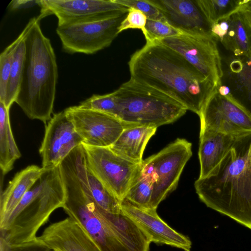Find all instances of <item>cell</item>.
I'll list each match as a JSON object with an SVG mask.
<instances>
[{
    "label": "cell",
    "mask_w": 251,
    "mask_h": 251,
    "mask_svg": "<svg viewBox=\"0 0 251 251\" xmlns=\"http://www.w3.org/2000/svg\"><path fill=\"white\" fill-rule=\"evenodd\" d=\"M41 19L50 15L58 25L100 20L128 12V8L115 0H40Z\"/></svg>",
    "instance_id": "cell-12"
},
{
    "label": "cell",
    "mask_w": 251,
    "mask_h": 251,
    "mask_svg": "<svg viewBox=\"0 0 251 251\" xmlns=\"http://www.w3.org/2000/svg\"><path fill=\"white\" fill-rule=\"evenodd\" d=\"M200 131L212 130L234 135L251 132V114L231 93L222 96L215 90L199 115Z\"/></svg>",
    "instance_id": "cell-11"
},
{
    "label": "cell",
    "mask_w": 251,
    "mask_h": 251,
    "mask_svg": "<svg viewBox=\"0 0 251 251\" xmlns=\"http://www.w3.org/2000/svg\"><path fill=\"white\" fill-rule=\"evenodd\" d=\"M34 17L30 19L19 36L0 54V102L3 103L6 95L8 82L16 50L32 26Z\"/></svg>",
    "instance_id": "cell-25"
},
{
    "label": "cell",
    "mask_w": 251,
    "mask_h": 251,
    "mask_svg": "<svg viewBox=\"0 0 251 251\" xmlns=\"http://www.w3.org/2000/svg\"><path fill=\"white\" fill-rule=\"evenodd\" d=\"M65 201L59 166L46 170L10 215L0 222V237L11 245L36 239L38 230Z\"/></svg>",
    "instance_id": "cell-5"
},
{
    "label": "cell",
    "mask_w": 251,
    "mask_h": 251,
    "mask_svg": "<svg viewBox=\"0 0 251 251\" xmlns=\"http://www.w3.org/2000/svg\"><path fill=\"white\" fill-rule=\"evenodd\" d=\"M182 56L215 88L222 84L223 70L217 40L211 32L199 35L181 34L155 41Z\"/></svg>",
    "instance_id": "cell-10"
},
{
    "label": "cell",
    "mask_w": 251,
    "mask_h": 251,
    "mask_svg": "<svg viewBox=\"0 0 251 251\" xmlns=\"http://www.w3.org/2000/svg\"><path fill=\"white\" fill-rule=\"evenodd\" d=\"M218 92L222 96H226L230 93L229 88L225 85L220 86L218 88Z\"/></svg>",
    "instance_id": "cell-34"
},
{
    "label": "cell",
    "mask_w": 251,
    "mask_h": 251,
    "mask_svg": "<svg viewBox=\"0 0 251 251\" xmlns=\"http://www.w3.org/2000/svg\"><path fill=\"white\" fill-rule=\"evenodd\" d=\"M86 175L90 191L96 203L109 213H120L121 202L97 178L87 164Z\"/></svg>",
    "instance_id": "cell-23"
},
{
    "label": "cell",
    "mask_w": 251,
    "mask_h": 251,
    "mask_svg": "<svg viewBox=\"0 0 251 251\" xmlns=\"http://www.w3.org/2000/svg\"><path fill=\"white\" fill-rule=\"evenodd\" d=\"M21 156L10 126L9 109L0 102V167L3 176L13 169Z\"/></svg>",
    "instance_id": "cell-22"
},
{
    "label": "cell",
    "mask_w": 251,
    "mask_h": 251,
    "mask_svg": "<svg viewBox=\"0 0 251 251\" xmlns=\"http://www.w3.org/2000/svg\"></svg>",
    "instance_id": "cell-36"
},
{
    "label": "cell",
    "mask_w": 251,
    "mask_h": 251,
    "mask_svg": "<svg viewBox=\"0 0 251 251\" xmlns=\"http://www.w3.org/2000/svg\"><path fill=\"white\" fill-rule=\"evenodd\" d=\"M117 3L127 8H133L140 10L147 16L148 19L165 21L158 9L149 0H115Z\"/></svg>",
    "instance_id": "cell-29"
},
{
    "label": "cell",
    "mask_w": 251,
    "mask_h": 251,
    "mask_svg": "<svg viewBox=\"0 0 251 251\" xmlns=\"http://www.w3.org/2000/svg\"><path fill=\"white\" fill-rule=\"evenodd\" d=\"M37 239L53 251H101L82 226L70 217L49 225Z\"/></svg>",
    "instance_id": "cell-16"
},
{
    "label": "cell",
    "mask_w": 251,
    "mask_h": 251,
    "mask_svg": "<svg viewBox=\"0 0 251 251\" xmlns=\"http://www.w3.org/2000/svg\"><path fill=\"white\" fill-rule=\"evenodd\" d=\"M192 147L187 140L177 138L143 160L142 171L154 180L150 208L157 209L159 204L176 190L183 169L192 155Z\"/></svg>",
    "instance_id": "cell-7"
},
{
    "label": "cell",
    "mask_w": 251,
    "mask_h": 251,
    "mask_svg": "<svg viewBox=\"0 0 251 251\" xmlns=\"http://www.w3.org/2000/svg\"><path fill=\"white\" fill-rule=\"evenodd\" d=\"M166 23L182 34L199 35L210 32V27L197 0H149Z\"/></svg>",
    "instance_id": "cell-17"
},
{
    "label": "cell",
    "mask_w": 251,
    "mask_h": 251,
    "mask_svg": "<svg viewBox=\"0 0 251 251\" xmlns=\"http://www.w3.org/2000/svg\"><path fill=\"white\" fill-rule=\"evenodd\" d=\"M207 207L251 229V132L239 136L220 163L194 183Z\"/></svg>",
    "instance_id": "cell-3"
},
{
    "label": "cell",
    "mask_w": 251,
    "mask_h": 251,
    "mask_svg": "<svg viewBox=\"0 0 251 251\" xmlns=\"http://www.w3.org/2000/svg\"><path fill=\"white\" fill-rule=\"evenodd\" d=\"M241 5L225 17L227 21L228 27L221 43L235 55L251 59V28L239 10Z\"/></svg>",
    "instance_id": "cell-21"
},
{
    "label": "cell",
    "mask_w": 251,
    "mask_h": 251,
    "mask_svg": "<svg viewBox=\"0 0 251 251\" xmlns=\"http://www.w3.org/2000/svg\"><path fill=\"white\" fill-rule=\"evenodd\" d=\"M66 192L64 212L78 223L101 251H149L151 237L121 212L110 213L93 199L82 147L75 149L59 165Z\"/></svg>",
    "instance_id": "cell-1"
},
{
    "label": "cell",
    "mask_w": 251,
    "mask_h": 251,
    "mask_svg": "<svg viewBox=\"0 0 251 251\" xmlns=\"http://www.w3.org/2000/svg\"><path fill=\"white\" fill-rule=\"evenodd\" d=\"M128 64L131 78L164 93L198 116L218 89L179 53L158 42H146Z\"/></svg>",
    "instance_id": "cell-2"
},
{
    "label": "cell",
    "mask_w": 251,
    "mask_h": 251,
    "mask_svg": "<svg viewBox=\"0 0 251 251\" xmlns=\"http://www.w3.org/2000/svg\"><path fill=\"white\" fill-rule=\"evenodd\" d=\"M46 170L35 165L18 172L0 195V222L6 218Z\"/></svg>",
    "instance_id": "cell-19"
},
{
    "label": "cell",
    "mask_w": 251,
    "mask_h": 251,
    "mask_svg": "<svg viewBox=\"0 0 251 251\" xmlns=\"http://www.w3.org/2000/svg\"><path fill=\"white\" fill-rule=\"evenodd\" d=\"M41 20L34 17L25 38L24 68L15 102L29 119L46 124L52 118L58 75L54 50L41 30Z\"/></svg>",
    "instance_id": "cell-4"
},
{
    "label": "cell",
    "mask_w": 251,
    "mask_h": 251,
    "mask_svg": "<svg viewBox=\"0 0 251 251\" xmlns=\"http://www.w3.org/2000/svg\"><path fill=\"white\" fill-rule=\"evenodd\" d=\"M157 127L140 126L126 127L115 143L109 147L121 157L141 164L145 148Z\"/></svg>",
    "instance_id": "cell-20"
},
{
    "label": "cell",
    "mask_w": 251,
    "mask_h": 251,
    "mask_svg": "<svg viewBox=\"0 0 251 251\" xmlns=\"http://www.w3.org/2000/svg\"><path fill=\"white\" fill-rule=\"evenodd\" d=\"M0 251H51V250L37 237L31 241L15 245H11L0 237Z\"/></svg>",
    "instance_id": "cell-31"
},
{
    "label": "cell",
    "mask_w": 251,
    "mask_h": 251,
    "mask_svg": "<svg viewBox=\"0 0 251 251\" xmlns=\"http://www.w3.org/2000/svg\"><path fill=\"white\" fill-rule=\"evenodd\" d=\"M240 135L212 130L200 132L199 178L205 177L215 168Z\"/></svg>",
    "instance_id": "cell-18"
},
{
    "label": "cell",
    "mask_w": 251,
    "mask_h": 251,
    "mask_svg": "<svg viewBox=\"0 0 251 251\" xmlns=\"http://www.w3.org/2000/svg\"><path fill=\"white\" fill-rule=\"evenodd\" d=\"M242 0H197L209 27L238 9Z\"/></svg>",
    "instance_id": "cell-27"
},
{
    "label": "cell",
    "mask_w": 251,
    "mask_h": 251,
    "mask_svg": "<svg viewBox=\"0 0 251 251\" xmlns=\"http://www.w3.org/2000/svg\"><path fill=\"white\" fill-rule=\"evenodd\" d=\"M249 3L251 5V0H249Z\"/></svg>",
    "instance_id": "cell-35"
},
{
    "label": "cell",
    "mask_w": 251,
    "mask_h": 251,
    "mask_svg": "<svg viewBox=\"0 0 251 251\" xmlns=\"http://www.w3.org/2000/svg\"><path fill=\"white\" fill-rule=\"evenodd\" d=\"M145 29L143 34L149 43L182 34L165 21L147 19Z\"/></svg>",
    "instance_id": "cell-28"
},
{
    "label": "cell",
    "mask_w": 251,
    "mask_h": 251,
    "mask_svg": "<svg viewBox=\"0 0 251 251\" xmlns=\"http://www.w3.org/2000/svg\"><path fill=\"white\" fill-rule=\"evenodd\" d=\"M121 210L151 237L152 242L191 251L190 239L168 225L158 216L156 209L139 207L124 199L121 203Z\"/></svg>",
    "instance_id": "cell-15"
},
{
    "label": "cell",
    "mask_w": 251,
    "mask_h": 251,
    "mask_svg": "<svg viewBox=\"0 0 251 251\" xmlns=\"http://www.w3.org/2000/svg\"><path fill=\"white\" fill-rule=\"evenodd\" d=\"M25 36L16 50L8 82L6 98L3 103L9 109L15 101L21 84L25 54Z\"/></svg>",
    "instance_id": "cell-24"
},
{
    "label": "cell",
    "mask_w": 251,
    "mask_h": 251,
    "mask_svg": "<svg viewBox=\"0 0 251 251\" xmlns=\"http://www.w3.org/2000/svg\"><path fill=\"white\" fill-rule=\"evenodd\" d=\"M86 162L94 175L121 202L140 174L142 163L131 162L109 147L82 144Z\"/></svg>",
    "instance_id": "cell-8"
},
{
    "label": "cell",
    "mask_w": 251,
    "mask_h": 251,
    "mask_svg": "<svg viewBox=\"0 0 251 251\" xmlns=\"http://www.w3.org/2000/svg\"><path fill=\"white\" fill-rule=\"evenodd\" d=\"M83 141L65 110L55 114L45 127L39 149L42 167L49 170L58 167Z\"/></svg>",
    "instance_id": "cell-14"
},
{
    "label": "cell",
    "mask_w": 251,
    "mask_h": 251,
    "mask_svg": "<svg viewBox=\"0 0 251 251\" xmlns=\"http://www.w3.org/2000/svg\"><path fill=\"white\" fill-rule=\"evenodd\" d=\"M127 13L105 19L57 26L56 31L64 51L92 54L108 47L119 34Z\"/></svg>",
    "instance_id": "cell-9"
},
{
    "label": "cell",
    "mask_w": 251,
    "mask_h": 251,
    "mask_svg": "<svg viewBox=\"0 0 251 251\" xmlns=\"http://www.w3.org/2000/svg\"><path fill=\"white\" fill-rule=\"evenodd\" d=\"M152 177L141 171L129 189L125 200L139 207L150 208L153 189Z\"/></svg>",
    "instance_id": "cell-26"
},
{
    "label": "cell",
    "mask_w": 251,
    "mask_h": 251,
    "mask_svg": "<svg viewBox=\"0 0 251 251\" xmlns=\"http://www.w3.org/2000/svg\"><path fill=\"white\" fill-rule=\"evenodd\" d=\"M64 110L82 138V144L93 147H110L130 126L106 113L79 105Z\"/></svg>",
    "instance_id": "cell-13"
},
{
    "label": "cell",
    "mask_w": 251,
    "mask_h": 251,
    "mask_svg": "<svg viewBox=\"0 0 251 251\" xmlns=\"http://www.w3.org/2000/svg\"><path fill=\"white\" fill-rule=\"evenodd\" d=\"M239 10L244 15L248 25L251 28V5L248 3V0H242Z\"/></svg>",
    "instance_id": "cell-33"
},
{
    "label": "cell",
    "mask_w": 251,
    "mask_h": 251,
    "mask_svg": "<svg viewBox=\"0 0 251 251\" xmlns=\"http://www.w3.org/2000/svg\"><path fill=\"white\" fill-rule=\"evenodd\" d=\"M40 0H13L8 5L9 10L14 11L39 5Z\"/></svg>",
    "instance_id": "cell-32"
},
{
    "label": "cell",
    "mask_w": 251,
    "mask_h": 251,
    "mask_svg": "<svg viewBox=\"0 0 251 251\" xmlns=\"http://www.w3.org/2000/svg\"><path fill=\"white\" fill-rule=\"evenodd\" d=\"M112 93L116 118L127 125L157 128L174 123L187 110L164 93L131 77Z\"/></svg>",
    "instance_id": "cell-6"
},
{
    "label": "cell",
    "mask_w": 251,
    "mask_h": 251,
    "mask_svg": "<svg viewBox=\"0 0 251 251\" xmlns=\"http://www.w3.org/2000/svg\"><path fill=\"white\" fill-rule=\"evenodd\" d=\"M147 17L143 12L133 8H128V12L122 21L119 33L128 29H139L143 33L145 32Z\"/></svg>",
    "instance_id": "cell-30"
}]
</instances>
